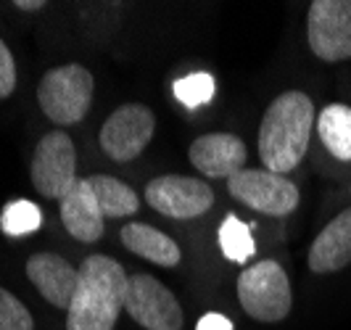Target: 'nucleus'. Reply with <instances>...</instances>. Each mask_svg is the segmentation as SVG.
I'll return each mask as SVG.
<instances>
[{
	"instance_id": "nucleus-1",
	"label": "nucleus",
	"mask_w": 351,
	"mask_h": 330,
	"mask_svg": "<svg viewBox=\"0 0 351 330\" xmlns=\"http://www.w3.org/2000/svg\"><path fill=\"white\" fill-rule=\"evenodd\" d=\"M315 127V104L306 93L288 90L267 106L259 124V156L264 169L275 174L293 172L309 148Z\"/></svg>"
},
{
	"instance_id": "nucleus-2",
	"label": "nucleus",
	"mask_w": 351,
	"mask_h": 330,
	"mask_svg": "<svg viewBox=\"0 0 351 330\" xmlns=\"http://www.w3.org/2000/svg\"><path fill=\"white\" fill-rule=\"evenodd\" d=\"M127 272L117 259L93 254L80 264L66 330H114L127 296Z\"/></svg>"
},
{
	"instance_id": "nucleus-3",
	"label": "nucleus",
	"mask_w": 351,
	"mask_h": 330,
	"mask_svg": "<svg viewBox=\"0 0 351 330\" xmlns=\"http://www.w3.org/2000/svg\"><path fill=\"white\" fill-rule=\"evenodd\" d=\"M93 74L80 64L48 69L37 87V104L53 124L69 127L88 114L93 104Z\"/></svg>"
},
{
	"instance_id": "nucleus-4",
	"label": "nucleus",
	"mask_w": 351,
	"mask_h": 330,
	"mask_svg": "<svg viewBox=\"0 0 351 330\" xmlns=\"http://www.w3.org/2000/svg\"><path fill=\"white\" fill-rule=\"evenodd\" d=\"M238 298L248 317L259 322H280L291 312V280L275 259L254 261L238 278Z\"/></svg>"
},
{
	"instance_id": "nucleus-5",
	"label": "nucleus",
	"mask_w": 351,
	"mask_h": 330,
	"mask_svg": "<svg viewBox=\"0 0 351 330\" xmlns=\"http://www.w3.org/2000/svg\"><path fill=\"white\" fill-rule=\"evenodd\" d=\"M32 185L43 198H64L77 185V151L66 132H45L32 156Z\"/></svg>"
},
{
	"instance_id": "nucleus-6",
	"label": "nucleus",
	"mask_w": 351,
	"mask_h": 330,
	"mask_svg": "<svg viewBox=\"0 0 351 330\" xmlns=\"http://www.w3.org/2000/svg\"><path fill=\"white\" fill-rule=\"evenodd\" d=\"M306 37L312 53L328 64L351 58V0H315L306 16Z\"/></svg>"
},
{
	"instance_id": "nucleus-7",
	"label": "nucleus",
	"mask_w": 351,
	"mask_h": 330,
	"mask_svg": "<svg viewBox=\"0 0 351 330\" xmlns=\"http://www.w3.org/2000/svg\"><path fill=\"white\" fill-rule=\"evenodd\" d=\"M228 191L248 209L269 217H285L299 207V188L269 169H241L228 180Z\"/></svg>"
},
{
	"instance_id": "nucleus-8",
	"label": "nucleus",
	"mask_w": 351,
	"mask_h": 330,
	"mask_svg": "<svg viewBox=\"0 0 351 330\" xmlns=\"http://www.w3.org/2000/svg\"><path fill=\"white\" fill-rule=\"evenodd\" d=\"M124 309L145 330H180L185 322L175 294L151 275H132L127 280Z\"/></svg>"
},
{
	"instance_id": "nucleus-9",
	"label": "nucleus",
	"mask_w": 351,
	"mask_h": 330,
	"mask_svg": "<svg viewBox=\"0 0 351 330\" xmlns=\"http://www.w3.org/2000/svg\"><path fill=\"white\" fill-rule=\"evenodd\" d=\"M156 117L148 106L124 104L119 106L101 127V148L114 161H132L145 151L154 138Z\"/></svg>"
},
{
	"instance_id": "nucleus-10",
	"label": "nucleus",
	"mask_w": 351,
	"mask_h": 330,
	"mask_svg": "<svg viewBox=\"0 0 351 330\" xmlns=\"http://www.w3.org/2000/svg\"><path fill=\"white\" fill-rule=\"evenodd\" d=\"M148 207L172 220H193L206 214L214 204V193L204 180L182 177V174H164L148 182L145 188Z\"/></svg>"
},
{
	"instance_id": "nucleus-11",
	"label": "nucleus",
	"mask_w": 351,
	"mask_h": 330,
	"mask_svg": "<svg viewBox=\"0 0 351 330\" xmlns=\"http://www.w3.org/2000/svg\"><path fill=\"white\" fill-rule=\"evenodd\" d=\"M188 156L193 167L206 177H232L246 169L248 148L246 143L232 132H209L191 143Z\"/></svg>"
},
{
	"instance_id": "nucleus-12",
	"label": "nucleus",
	"mask_w": 351,
	"mask_h": 330,
	"mask_svg": "<svg viewBox=\"0 0 351 330\" xmlns=\"http://www.w3.org/2000/svg\"><path fill=\"white\" fill-rule=\"evenodd\" d=\"M27 278L35 283V288L48 304L58 309H69L74 291H77L80 270H74L64 257L43 251L27 259Z\"/></svg>"
},
{
	"instance_id": "nucleus-13",
	"label": "nucleus",
	"mask_w": 351,
	"mask_h": 330,
	"mask_svg": "<svg viewBox=\"0 0 351 330\" xmlns=\"http://www.w3.org/2000/svg\"><path fill=\"white\" fill-rule=\"evenodd\" d=\"M61 220L64 227L69 230L82 244H95L104 235V211L95 198V193L90 188L88 177H80L77 185L61 198Z\"/></svg>"
},
{
	"instance_id": "nucleus-14",
	"label": "nucleus",
	"mask_w": 351,
	"mask_h": 330,
	"mask_svg": "<svg viewBox=\"0 0 351 330\" xmlns=\"http://www.w3.org/2000/svg\"><path fill=\"white\" fill-rule=\"evenodd\" d=\"M351 261V209H343L322 227L309 248V270L317 275L338 272Z\"/></svg>"
},
{
	"instance_id": "nucleus-15",
	"label": "nucleus",
	"mask_w": 351,
	"mask_h": 330,
	"mask_svg": "<svg viewBox=\"0 0 351 330\" xmlns=\"http://www.w3.org/2000/svg\"><path fill=\"white\" fill-rule=\"evenodd\" d=\"M124 248H130L132 254H138L143 259L154 261L158 267H177L182 254H180V246L164 235L161 230L151 225H143V222H130L122 227L119 233Z\"/></svg>"
},
{
	"instance_id": "nucleus-16",
	"label": "nucleus",
	"mask_w": 351,
	"mask_h": 330,
	"mask_svg": "<svg viewBox=\"0 0 351 330\" xmlns=\"http://www.w3.org/2000/svg\"><path fill=\"white\" fill-rule=\"evenodd\" d=\"M317 135L322 145L341 161H351V108L343 104L325 106L317 117Z\"/></svg>"
},
{
	"instance_id": "nucleus-17",
	"label": "nucleus",
	"mask_w": 351,
	"mask_h": 330,
	"mask_svg": "<svg viewBox=\"0 0 351 330\" xmlns=\"http://www.w3.org/2000/svg\"><path fill=\"white\" fill-rule=\"evenodd\" d=\"M90 188L95 193L104 217H132L141 209V198L130 185H124L122 180L108 177V174H93L88 177Z\"/></svg>"
},
{
	"instance_id": "nucleus-18",
	"label": "nucleus",
	"mask_w": 351,
	"mask_h": 330,
	"mask_svg": "<svg viewBox=\"0 0 351 330\" xmlns=\"http://www.w3.org/2000/svg\"><path fill=\"white\" fill-rule=\"evenodd\" d=\"M219 248H222V254H225L230 261H235V264L254 259L256 244H254L251 227H248L241 217L228 214V217L222 220V225H219Z\"/></svg>"
},
{
	"instance_id": "nucleus-19",
	"label": "nucleus",
	"mask_w": 351,
	"mask_h": 330,
	"mask_svg": "<svg viewBox=\"0 0 351 330\" xmlns=\"http://www.w3.org/2000/svg\"><path fill=\"white\" fill-rule=\"evenodd\" d=\"M40 225H43V211L32 201H24V198L11 201L8 207L3 209V214H0V230L5 235H11V238L29 235Z\"/></svg>"
},
{
	"instance_id": "nucleus-20",
	"label": "nucleus",
	"mask_w": 351,
	"mask_h": 330,
	"mask_svg": "<svg viewBox=\"0 0 351 330\" xmlns=\"http://www.w3.org/2000/svg\"><path fill=\"white\" fill-rule=\"evenodd\" d=\"M175 98L182 106L188 108H198V106L209 104L214 98V77L209 71H195V74H188L182 80H177L175 85Z\"/></svg>"
},
{
	"instance_id": "nucleus-21",
	"label": "nucleus",
	"mask_w": 351,
	"mask_h": 330,
	"mask_svg": "<svg viewBox=\"0 0 351 330\" xmlns=\"http://www.w3.org/2000/svg\"><path fill=\"white\" fill-rule=\"evenodd\" d=\"M0 330H35L29 309L5 288H0Z\"/></svg>"
},
{
	"instance_id": "nucleus-22",
	"label": "nucleus",
	"mask_w": 351,
	"mask_h": 330,
	"mask_svg": "<svg viewBox=\"0 0 351 330\" xmlns=\"http://www.w3.org/2000/svg\"><path fill=\"white\" fill-rule=\"evenodd\" d=\"M16 87V61L8 51V45L0 40V101L8 98Z\"/></svg>"
},
{
	"instance_id": "nucleus-23",
	"label": "nucleus",
	"mask_w": 351,
	"mask_h": 330,
	"mask_svg": "<svg viewBox=\"0 0 351 330\" xmlns=\"http://www.w3.org/2000/svg\"><path fill=\"white\" fill-rule=\"evenodd\" d=\"M195 330H232V322H230L225 314L219 312H209L198 320Z\"/></svg>"
},
{
	"instance_id": "nucleus-24",
	"label": "nucleus",
	"mask_w": 351,
	"mask_h": 330,
	"mask_svg": "<svg viewBox=\"0 0 351 330\" xmlns=\"http://www.w3.org/2000/svg\"><path fill=\"white\" fill-rule=\"evenodd\" d=\"M16 8H21V11H40V8H45V3L43 0H16Z\"/></svg>"
}]
</instances>
